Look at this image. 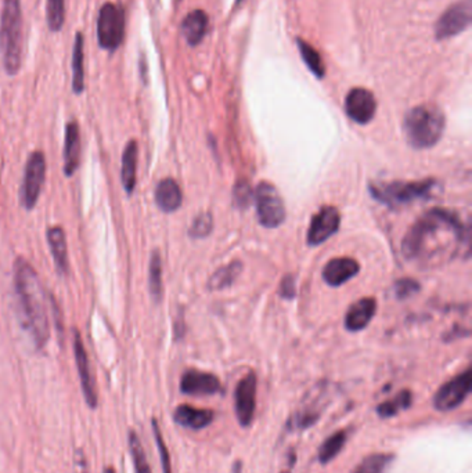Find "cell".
<instances>
[{
	"mask_svg": "<svg viewBox=\"0 0 472 473\" xmlns=\"http://www.w3.org/2000/svg\"><path fill=\"white\" fill-rule=\"evenodd\" d=\"M467 241L468 233L458 213L432 208L420 216L405 234L402 254L406 261L430 266L440 263L445 254L453 258L459 246Z\"/></svg>",
	"mask_w": 472,
	"mask_h": 473,
	"instance_id": "obj_1",
	"label": "cell"
},
{
	"mask_svg": "<svg viewBox=\"0 0 472 473\" xmlns=\"http://www.w3.org/2000/svg\"><path fill=\"white\" fill-rule=\"evenodd\" d=\"M14 290L19 299L22 323L38 351H42L50 336L46 292L38 272L24 258L14 263Z\"/></svg>",
	"mask_w": 472,
	"mask_h": 473,
	"instance_id": "obj_2",
	"label": "cell"
},
{
	"mask_svg": "<svg viewBox=\"0 0 472 473\" xmlns=\"http://www.w3.org/2000/svg\"><path fill=\"white\" fill-rule=\"evenodd\" d=\"M0 56L7 76H17L22 64V0H4L0 15Z\"/></svg>",
	"mask_w": 472,
	"mask_h": 473,
	"instance_id": "obj_3",
	"label": "cell"
},
{
	"mask_svg": "<svg viewBox=\"0 0 472 473\" xmlns=\"http://www.w3.org/2000/svg\"><path fill=\"white\" fill-rule=\"evenodd\" d=\"M445 126V115L435 105H417L405 115V136L409 146L415 150H427L440 143Z\"/></svg>",
	"mask_w": 472,
	"mask_h": 473,
	"instance_id": "obj_4",
	"label": "cell"
},
{
	"mask_svg": "<svg viewBox=\"0 0 472 473\" xmlns=\"http://www.w3.org/2000/svg\"><path fill=\"white\" fill-rule=\"evenodd\" d=\"M436 187L435 179L422 182H392V183H371L369 186L371 197L389 208L405 207L420 200L432 197Z\"/></svg>",
	"mask_w": 472,
	"mask_h": 473,
	"instance_id": "obj_5",
	"label": "cell"
},
{
	"mask_svg": "<svg viewBox=\"0 0 472 473\" xmlns=\"http://www.w3.org/2000/svg\"><path fill=\"white\" fill-rule=\"evenodd\" d=\"M125 9L120 4H102L97 15V42L102 50L115 53L125 40Z\"/></svg>",
	"mask_w": 472,
	"mask_h": 473,
	"instance_id": "obj_6",
	"label": "cell"
},
{
	"mask_svg": "<svg viewBox=\"0 0 472 473\" xmlns=\"http://www.w3.org/2000/svg\"><path fill=\"white\" fill-rule=\"evenodd\" d=\"M256 216L262 228H277L286 220V207L279 190L269 183L261 182L255 190Z\"/></svg>",
	"mask_w": 472,
	"mask_h": 473,
	"instance_id": "obj_7",
	"label": "cell"
},
{
	"mask_svg": "<svg viewBox=\"0 0 472 473\" xmlns=\"http://www.w3.org/2000/svg\"><path fill=\"white\" fill-rule=\"evenodd\" d=\"M46 177V158L42 151H35L28 158L22 187V204L25 210L37 207Z\"/></svg>",
	"mask_w": 472,
	"mask_h": 473,
	"instance_id": "obj_8",
	"label": "cell"
},
{
	"mask_svg": "<svg viewBox=\"0 0 472 473\" xmlns=\"http://www.w3.org/2000/svg\"><path fill=\"white\" fill-rule=\"evenodd\" d=\"M471 384L472 377L469 369L443 384L433 396L435 410L448 413L460 407L471 393Z\"/></svg>",
	"mask_w": 472,
	"mask_h": 473,
	"instance_id": "obj_9",
	"label": "cell"
},
{
	"mask_svg": "<svg viewBox=\"0 0 472 473\" xmlns=\"http://www.w3.org/2000/svg\"><path fill=\"white\" fill-rule=\"evenodd\" d=\"M471 0H461L449 7L436 22V40H445L466 31L471 24Z\"/></svg>",
	"mask_w": 472,
	"mask_h": 473,
	"instance_id": "obj_10",
	"label": "cell"
},
{
	"mask_svg": "<svg viewBox=\"0 0 472 473\" xmlns=\"http://www.w3.org/2000/svg\"><path fill=\"white\" fill-rule=\"evenodd\" d=\"M341 225V215L337 208H320L312 218L307 228V241L309 246H319L330 240L331 236L338 233Z\"/></svg>",
	"mask_w": 472,
	"mask_h": 473,
	"instance_id": "obj_11",
	"label": "cell"
},
{
	"mask_svg": "<svg viewBox=\"0 0 472 473\" xmlns=\"http://www.w3.org/2000/svg\"><path fill=\"white\" fill-rule=\"evenodd\" d=\"M256 375L255 372H248L243 379L238 382L235 392L236 416L238 424L243 428H248L253 424L256 410Z\"/></svg>",
	"mask_w": 472,
	"mask_h": 473,
	"instance_id": "obj_12",
	"label": "cell"
},
{
	"mask_svg": "<svg viewBox=\"0 0 472 473\" xmlns=\"http://www.w3.org/2000/svg\"><path fill=\"white\" fill-rule=\"evenodd\" d=\"M74 354H76L82 393H84L86 405L94 410L99 406V393H97L96 382L92 375L91 362H89L84 341H82L81 334L76 330H74Z\"/></svg>",
	"mask_w": 472,
	"mask_h": 473,
	"instance_id": "obj_13",
	"label": "cell"
},
{
	"mask_svg": "<svg viewBox=\"0 0 472 473\" xmlns=\"http://www.w3.org/2000/svg\"><path fill=\"white\" fill-rule=\"evenodd\" d=\"M345 112L353 122L367 125L373 120L377 112V102L370 90L355 87L345 99Z\"/></svg>",
	"mask_w": 472,
	"mask_h": 473,
	"instance_id": "obj_14",
	"label": "cell"
},
{
	"mask_svg": "<svg viewBox=\"0 0 472 473\" xmlns=\"http://www.w3.org/2000/svg\"><path fill=\"white\" fill-rule=\"evenodd\" d=\"M325 406H327L325 388H316L312 395L305 398L299 410L292 415L289 425L292 429H309L319 421Z\"/></svg>",
	"mask_w": 472,
	"mask_h": 473,
	"instance_id": "obj_15",
	"label": "cell"
},
{
	"mask_svg": "<svg viewBox=\"0 0 472 473\" xmlns=\"http://www.w3.org/2000/svg\"><path fill=\"white\" fill-rule=\"evenodd\" d=\"M181 392L196 397L214 396L220 392V380L211 372L187 370L181 378Z\"/></svg>",
	"mask_w": 472,
	"mask_h": 473,
	"instance_id": "obj_16",
	"label": "cell"
},
{
	"mask_svg": "<svg viewBox=\"0 0 472 473\" xmlns=\"http://www.w3.org/2000/svg\"><path fill=\"white\" fill-rule=\"evenodd\" d=\"M359 272H361V264L355 259L334 258L323 267L322 277L325 284L338 288L355 279Z\"/></svg>",
	"mask_w": 472,
	"mask_h": 473,
	"instance_id": "obj_17",
	"label": "cell"
},
{
	"mask_svg": "<svg viewBox=\"0 0 472 473\" xmlns=\"http://www.w3.org/2000/svg\"><path fill=\"white\" fill-rule=\"evenodd\" d=\"M377 312V300L374 298H363L356 300L345 315L346 330L349 333H361L373 320Z\"/></svg>",
	"mask_w": 472,
	"mask_h": 473,
	"instance_id": "obj_18",
	"label": "cell"
},
{
	"mask_svg": "<svg viewBox=\"0 0 472 473\" xmlns=\"http://www.w3.org/2000/svg\"><path fill=\"white\" fill-rule=\"evenodd\" d=\"M215 413L208 408H197L193 406L181 405L174 413V421L182 428L191 429V431H201L211 425L214 421Z\"/></svg>",
	"mask_w": 472,
	"mask_h": 473,
	"instance_id": "obj_19",
	"label": "cell"
},
{
	"mask_svg": "<svg viewBox=\"0 0 472 473\" xmlns=\"http://www.w3.org/2000/svg\"><path fill=\"white\" fill-rule=\"evenodd\" d=\"M81 156V130L76 120L67 123L66 138H64V174L67 177L74 176L79 166Z\"/></svg>",
	"mask_w": 472,
	"mask_h": 473,
	"instance_id": "obj_20",
	"label": "cell"
},
{
	"mask_svg": "<svg viewBox=\"0 0 472 473\" xmlns=\"http://www.w3.org/2000/svg\"><path fill=\"white\" fill-rule=\"evenodd\" d=\"M156 204L164 213H174L182 207L183 194L176 180L163 179L156 187Z\"/></svg>",
	"mask_w": 472,
	"mask_h": 473,
	"instance_id": "obj_21",
	"label": "cell"
},
{
	"mask_svg": "<svg viewBox=\"0 0 472 473\" xmlns=\"http://www.w3.org/2000/svg\"><path fill=\"white\" fill-rule=\"evenodd\" d=\"M138 144L130 140L122 154V168H120V182L128 195H132L138 183Z\"/></svg>",
	"mask_w": 472,
	"mask_h": 473,
	"instance_id": "obj_22",
	"label": "cell"
},
{
	"mask_svg": "<svg viewBox=\"0 0 472 473\" xmlns=\"http://www.w3.org/2000/svg\"><path fill=\"white\" fill-rule=\"evenodd\" d=\"M48 243L58 274L67 276L68 274V249H67V238L63 228L53 226L49 228Z\"/></svg>",
	"mask_w": 472,
	"mask_h": 473,
	"instance_id": "obj_23",
	"label": "cell"
},
{
	"mask_svg": "<svg viewBox=\"0 0 472 473\" xmlns=\"http://www.w3.org/2000/svg\"><path fill=\"white\" fill-rule=\"evenodd\" d=\"M208 30V15L202 10L189 13L182 22L181 31L190 46H197L204 40Z\"/></svg>",
	"mask_w": 472,
	"mask_h": 473,
	"instance_id": "obj_24",
	"label": "cell"
},
{
	"mask_svg": "<svg viewBox=\"0 0 472 473\" xmlns=\"http://www.w3.org/2000/svg\"><path fill=\"white\" fill-rule=\"evenodd\" d=\"M73 92L76 94H84L85 90V36L76 32L73 48Z\"/></svg>",
	"mask_w": 472,
	"mask_h": 473,
	"instance_id": "obj_25",
	"label": "cell"
},
{
	"mask_svg": "<svg viewBox=\"0 0 472 473\" xmlns=\"http://www.w3.org/2000/svg\"><path fill=\"white\" fill-rule=\"evenodd\" d=\"M241 272H243V263L240 261H235L232 263L226 264V266L219 267L208 281V290H222L232 287L236 280L240 277Z\"/></svg>",
	"mask_w": 472,
	"mask_h": 473,
	"instance_id": "obj_26",
	"label": "cell"
},
{
	"mask_svg": "<svg viewBox=\"0 0 472 473\" xmlns=\"http://www.w3.org/2000/svg\"><path fill=\"white\" fill-rule=\"evenodd\" d=\"M148 288L154 302L160 303L164 295L163 285V261L158 251L151 254L150 267H148Z\"/></svg>",
	"mask_w": 472,
	"mask_h": 473,
	"instance_id": "obj_27",
	"label": "cell"
},
{
	"mask_svg": "<svg viewBox=\"0 0 472 473\" xmlns=\"http://www.w3.org/2000/svg\"><path fill=\"white\" fill-rule=\"evenodd\" d=\"M413 403V393L410 390H400L395 397L387 402L381 403L377 407V414L382 420H388L392 416L397 415L400 411L407 410Z\"/></svg>",
	"mask_w": 472,
	"mask_h": 473,
	"instance_id": "obj_28",
	"label": "cell"
},
{
	"mask_svg": "<svg viewBox=\"0 0 472 473\" xmlns=\"http://www.w3.org/2000/svg\"><path fill=\"white\" fill-rule=\"evenodd\" d=\"M346 441H348V432L345 431L335 432L330 438L325 439L319 449L320 464L325 465L333 461L343 451Z\"/></svg>",
	"mask_w": 472,
	"mask_h": 473,
	"instance_id": "obj_29",
	"label": "cell"
},
{
	"mask_svg": "<svg viewBox=\"0 0 472 473\" xmlns=\"http://www.w3.org/2000/svg\"><path fill=\"white\" fill-rule=\"evenodd\" d=\"M394 460V454H386V452L371 454L367 456L352 473H386Z\"/></svg>",
	"mask_w": 472,
	"mask_h": 473,
	"instance_id": "obj_30",
	"label": "cell"
},
{
	"mask_svg": "<svg viewBox=\"0 0 472 473\" xmlns=\"http://www.w3.org/2000/svg\"><path fill=\"white\" fill-rule=\"evenodd\" d=\"M128 442H129L130 457H132L135 473H151L150 464H148L142 442L133 429L128 434Z\"/></svg>",
	"mask_w": 472,
	"mask_h": 473,
	"instance_id": "obj_31",
	"label": "cell"
},
{
	"mask_svg": "<svg viewBox=\"0 0 472 473\" xmlns=\"http://www.w3.org/2000/svg\"><path fill=\"white\" fill-rule=\"evenodd\" d=\"M46 22L50 32H60L66 24V0H48Z\"/></svg>",
	"mask_w": 472,
	"mask_h": 473,
	"instance_id": "obj_32",
	"label": "cell"
},
{
	"mask_svg": "<svg viewBox=\"0 0 472 473\" xmlns=\"http://www.w3.org/2000/svg\"><path fill=\"white\" fill-rule=\"evenodd\" d=\"M298 48L305 64L313 72V76H316L317 78H323L325 74V68L320 54L309 43L301 40H298Z\"/></svg>",
	"mask_w": 472,
	"mask_h": 473,
	"instance_id": "obj_33",
	"label": "cell"
},
{
	"mask_svg": "<svg viewBox=\"0 0 472 473\" xmlns=\"http://www.w3.org/2000/svg\"><path fill=\"white\" fill-rule=\"evenodd\" d=\"M212 228H214V218H212L211 213L202 212L194 218L193 223L189 228V236L200 240V238L209 236L212 233Z\"/></svg>",
	"mask_w": 472,
	"mask_h": 473,
	"instance_id": "obj_34",
	"label": "cell"
},
{
	"mask_svg": "<svg viewBox=\"0 0 472 473\" xmlns=\"http://www.w3.org/2000/svg\"><path fill=\"white\" fill-rule=\"evenodd\" d=\"M153 433L156 438V449L160 452L161 467H163L164 473H172L171 467V456H169L168 447H166L165 441H164L163 432H161L158 421L154 418L153 423Z\"/></svg>",
	"mask_w": 472,
	"mask_h": 473,
	"instance_id": "obj_35",
	"label": "cell"
},
{
	"mask_svg": "<svg viewBox=\"0 0 472 473\" xmlns=\"http://www.w3.org/2000/svg\"><path fill=\"white\" fill-rule=\"evenodd\" d=\"M420 288H422V285H420V282L415 281V280H397L394 285L395 297L399 300L409 299V298L414 297V295L417 294Z\"/></svg>",
	"mask_w": 472,
	"mask_h": 473,
	"instance_id": "obj_36",
	"label": "cell"
},
{
	"mask_svg": "<svg viewBox=\"0 0 472 473\" xmlns=\"http://www.w3.org/2000/svg\"><path fill=\"white\" fill-rule=\"evenodd\" d=\"M233 197H235L236 207L240 208V210L247 208L251 202L250 184L245 183V182H240V183H237L235 192H233Z\"/></svg>",
	"mask_w": 472,
	"mask_h": 473,
	"instance_id": "obj_37",
	"label": "cell"
},
{
	"mask_svg": "<svg viewBox=\"0 0 472 473\" xmlns=\"http://www.w3.org/2000/svg\"><path fill=\"white\" fill-rule=\"evenodd\" d=\"M279 294L284 299H294L295 295H297V282H295V277L292 274H287L283 277L280 282Z\"/></svg>",
	"mask_w": 472,
	"mask_h": 473,
	"instance_id": "obj_38",
	"label": "cell"
},
{
	"mask_svg": "<svg viewBox=\"0 0 472 473\" xmlns=\"http://www.w3.org/2000/svg\"><path fill=\"white\" fill-rule=\"evenodd\" d=\"M74 468H76V473H91L89 472V464H87L86 456H85L84 450H76L74 454Z\"/></svg>",
	"mask_w": 472,
	"mask_h": 473,
	"instance_id": "obj_39",
	"label": "cell"
},
{
	"mask_svg": "<svg viewBox=\"0 0 472 473\" xmlns=\"http://www.w3.org/2000/svg\"><path fill=\"white\" fill-rule=\"evenodd\" d=\"M241 470H243V462L236 461L232 468V473H241Z\"/></svg>",
	"mask_w": 472,
	"mask_h": 473,
	"instance_id": "obj_40",
	"label": "cell"
},
{
	"mask_svg": "<svg viewBox=\"0 0 472 473\" xmlns=\"http://www.w3.org/2000/svg\"><path fill=\"white\" fill-rule=\"evenodd\" d=\"M102 473H115V469L112 467H106L104 470H102Z\"/></svg>",
	"mask_w": 472,
	"mask_h": 473,
	"instance_id": "obj_41",
	"label": "cell"
},
{
	"mask_svg": "<svg viewBox=\"0 0 472 473\" xmlns=\"http://www.w3.org/2000/svg\"><path fill=\"white\" fill-rule=\"evenodd\" d=\"M238 2H240V0H238Z\"/></svg>",
	"mask_w": 472,
	"mask_h": 473,
	"instance_id": "obj_42",
	"label": "cell"
}]
</instances>
